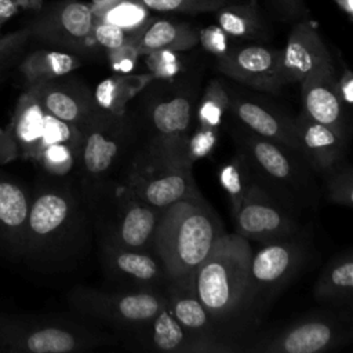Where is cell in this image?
<instances>
[{"label":"cell","instance_id":"27","mask_svg":"<svg viewBox=\"0 0 353 353\" xmlns=\"http://www.w3.org/2000/svg\"><path fill=\"white\" fill-rule=\"evenodd\" d=\"M353 256L350 251L338 254L320 273L313 295L320 302L343 305L352 302Z\"/></svg>","mask_w":353,"mask_h":353},{"label":"cell","instance_id":"44","mask_svg":"<svg viewBox=\"0 0 353 353\" xmlns=\"http://www.w3.org/2000/svg\"><path fill=\"white\" fill-rule=\"evenodd\" d=\"M19 10L17 0H0V28L8 22Z\"/></svg>","mask_w":353,"mask_h":353},{"label":"cell","instance_id":"28","mask_svg":"<svg viewBox=\"0 0 353 353\" xmlns=\"http://www.w3.org/2000/svg\"><path fill=\"white\" fill-rule=\"evenodd\" d=\"M81 66L80 55L63 50H36L28 54L19 65L29 85L70 74Z\"/></svg>","mask_w":353,"mask_h":353},{"label":"cell","instance_id":"4","mask_svg":"<svg viewBox=\"0 0 353 353\" xmlns=\"http://www.w3.org/2000/svg\"><path fill=\"white\" fill-rule=\"evenodd\" d=\"M137 98L138 110L131 117L137 134H143L141 148L190 164L186 143L196 101L194 87L174 79H154Z\"/></svg>","mask_w":353,"mask_h":353},{"label":"cell","instance_id":"23","mask_svg":"<svg viewBox=\"0 0 353 353\" xmlns=\"http://www.w3.org/2000/svg\"><path fill=\"white\" fill-rule=\"evenodd\" d=\"M199 44V32L185 22L170 19H152L145 23L137 36L134 46L139 55H145L159 50L188 51Z\"/></svg>","mask_w":353,"mask_h":353},{"label":"cell","instance_id":"21","mask_svg":"<svg viewBox=\"0 0 353 353\" xmlns=\"http://www.w3.org/2000/svg\"><path fill=\"white\" fill-rule=\"evenodd\" d=\"M295 120L298 153L312 171L325 174L345 159L347 141L334 130L301 113Z\"/></svg>","mask_w":353,"mask_h":353},{"label":"cell","instance_id":"33","mask_svg":"<svg viewBox=\"0 0 353 353\" xmlns=\"http://www.w3.org/2000/svg\"><path fill=\"white\" fill-rule=\"evenodd\" d=\"M325 175V199L334 204L352 207L353 172L349 164H338Z\"/></svg>","mask_w":353,"mask_h":353},{"label":"cell","instance_id":"11","mask_svg":"<svg viewBox=\"0 0 353 353\" xmlns=\"http://www.w3.org/2000/svg\"><path fill=\"white\" fill-rule=\"evenodd\" d=\"M232 215L234 233L248 241L265 244L295 236L298 232V222L292 210L255 179Z\"/></svg>","mask_w":353,"mask_h":353},{"label":"cell","instance_id":"16","mask_svg":"<svg viewBox=\"0 0 353 353\" xmlns=\"http://www.w3.org/2000/svg\"><path fill=\"white\" fill-rule=\"evenodd\" d=\"M101 261L106 277L121 285V290L164 291L170 281L153 251L102 244Z\"/></svg>","mask_w":353,"mask_h":353},{"label":"cell","instance_id":"10","mask_svg":"<svg viewBox=\"0 0 353 353\" xmlns=\"http://www.w3.org/2000/svg\"><path fill=\"white\" fill-rule=\"evenodd\" d=\"M306 256V245L294 236L265 243L252 251L247 314L254 316L255 309L276 298L298 276Z\"/></svg>","mask_w":353,"mask_h":353},{"label":"cell","instance_id":"6","mask_svg":"<svg viewBox=\"0 0 353 353\" xmlns=\"http://www.w3.org/2000/svg\"><path fill=\"white\" fill-rule=\"evenodd\" d=\"M233 138L247 160L254 179L276 199L291 210L312 201L314 192L312 170L299 153L245 128L234 130Z\"/></svg>","mask_w":353,"mask_h":353},{"label":"cell","instance_id":"1","mask_svg":"<svg viewBox=\"0 0 353 353\" xmlns=\"http://www.w3.org/2000/svg\"><path fill=\"white\" fill-rule=\"evenodd\" d=\"M225 233L219 216L197 189L163 210L152 250L170 281L188 279Z\"/></svg>","mask_w":353,"mask_h":353},{"label":"cell","instance_id":"41","mask_svg":"<svg viewBox=\"0 0 353 353\" xmlns=\"http://www.w3.org/2000/svg\"><path fill=\"white\" fill-rule=\"evenodd\" d=\"M199 43L216 58L223 55L230 48L228 43V36L218 26H208L200 30Z\"/></svg>","mask_w":353,"mask_h":353},{"label":"cell","instance_id":"18","mask_svg":"<svg viewBox=\"0 0 353 353\" xmlns=\"http://www.w3.org/2000/svg\"><path fill=\"white\" fill-rule=\"evenodd\" d=\"M165 296L168 309L188 331L219 345L226 353L240 350L233 345L232 332L221 325L197 298L192 277L168 281Z\"/></svg>","mask_w":353,"mask_h":353},{"label":"cell","instance_id":"26","mask_svg":"<svg viewBox=\"0 0 353 353\" xmlns=\"http://www.w3.org/2000/svg\"><path fill=\"white\" fill-rule=\"evenodd\" d=\"M30 200L25 190L10 179H0V230L23 251Z\"/></svg>","mask_w":353,"mask_h":353},{"label":"cell","instance_id":"9","mask_svg":"<svg viewBox=\"0 0 353 353\" xmlns=\"http://www.w3.org/2000/svg\"><path fill=\"white\" fill-rule=\"evenodd\" d=\"M95 21L90 3L57 0L40 7L26 28L30 39L76 55H87L98 47L92 36Z\"/></svg>","mask_w":353,"mask_h":353},{"label":"cell","instance_id":"14","mask_svg":"<svg viewBox=\"0 0 353 353\" xmlns=\"http://www.w3.org/2000/svg\"><path fill=\"white\" fill-rule=\"evenodd\" d=\"M114 190V211L103 230L102 244L153 251L154 234L164 208H156L141 201L121 182Z\"/></svg>","mask_w":353,"mask_h":353},{"label":"cell","instance_id":"2","mask_svg":"<svg viewBox=\"0 0 353 353\" xmlns=\"http://www.w3.org/2000/svg\"><path fill=\"white\" fill-rule=\"evenodd\" d=\"M252 248L237 233H225L192 274L197 298L225 328L247 316Z\"/></svg>","mask_w":353,"mask_h":353},{"label":"cell","instance_id":"12","mask_svg":"<svg viewBox=\"0 0 353 353\" xmlns=\"http://www.w3.org/2000/svg\"><path fill=\"white\" fill-rule=\"evenodd\" d=\"M349 336L347 320L332 314H319L299 319L277 334L256 341L245 350L255 353H319L342 345Z\"/></svg>","mask_w":353,"mask_h":353},{"label":"cell","instance_id":"31","mask_svg":"<svg viewBox=\"0 0 353 353\" xmlns=\"http://www.w3.org/2000/svg\"><path fill=\"white\" fill-rule=\"evenodd\" d=\"M252 181L254 176L251 168L243 153L237 149L236 156L230 161H228L219 171V182L229 197L232 212L241 203Z\"/></svg>","mask_w":353,"mask_h":353},{"label":"cell","instance_id":"35","mask_svg":"<svg viewBox=\"0 0 353 353\" xmlns=\"http://www.w3.org/2000/svg\"><path fill=\"white\" fill-rule=\"evenodd\" d=\"M149 10L157 12L201 14L215 12L222 6L234 0H141Z\"/></svg>","mask_w":353,"mask_h":353},{"label":"cell","instance_id":"39","mask_svg":"<svg viewBox=\"0 0 353 353\" xmlns=\"http://www.w3.org/2000/svg\"><path fill=\"white\" fill-rule=\"evenodd\" d=\"M105 51L109 65L116 73H130L135 68L137 61L141 57L137 47L132 43H127L120 47Z\"/></svg>","mask_w":353,"mask_h":353},{"label":"cell","instance_id":"34","mask_svg":"<svg viewBox=\"0 0 353 353\" xmlns=\"http://www.w3.org/2000/svg\"><path fill=\"white\" fill-rule=\"evenodd\" d=\"M36 159L54 175H66L79 160V153L66 143H50L41 148Z\"/></svg>","mask_w":353,"mask_h":353},{"label":"cell","instance_id":"40","mask_svg":"<svg viewBox=\"0 0 353 353\" xmlns=\"http://www.w3.org/2000/svg\"><path fill=\"white\" fill-rule=\"evenodd\" d=\"M30 39V33L28 28H22L19 30L11 32L6 36L0 37V68L6 66L10 61H12L26 46Z\"/></svg>","mask_w":353,"mask_h":353},{"label":"cell","instance_id":"7","mask_svg":"<svg viewBox=\"0 0 353 353\" xmlns=\"http://www.w3.org/2000/svg\"><path fill=\"white\" fill-rule=\"evenodd\" d=\"M120 182L137 199L161 210L197 190L190 164L141 146L128 160Z\"/></svg>","mask_w":353,"mask_h":353},{"label":"cell","instance_id":"15","mask_svg":"<svg viewBox=\"0 0 353 353\" xmlns=\"http://www.w3.org/2000/svg\"><path fill=\"white\" fill-rule=\"evenodd\" d=\"M281 54L288 84L336 76L331 52L314 22L307 18H302L294 25Z\"/></svg>","mask_w":353,"mask_h":353},{"label":"cell","instance_id":"38","mask_svg":"<svg viewBox=\"0 0 353 353\" xmlns=\"http://www.w3.org/2000/svg\"><path fill=\"white\" fill-rule=\"evenodd\" d=\"M216 128L199 125L196 132L189 134L186 143V159L193 165L196 160L207 156L216 142Z\"/></svg>","mask_w":353,"mask_h":353},{"label":"cell","instance_id":"45","mask_svg":"<svg viewBox=\"0 0 353 353\" xmlns=\"http://www.w3.org/2000/svg\"><path fill=\"white\" fill-rule=\"evenodd\" d=\"M335 6L347 17L349 21L353 18V0H332Z\"/></svg>","mask_w":353,"mask_h":353},{"label":"cell","instance_id":"36","mask_svg":"<svg viewBox=\"0 0 353 353\" xmlns=\"http://www.w3.org/2000/svg\"><path fill=\"white\" fill-rule=\"evenodd\" d=\"M145 62L150 74L159 80H171L182 70V59L176 51L159 50L145 54Z\"/></svg>","mask_w":353,"mask_h":353},{"label":"cell","instance_id":"42","mask_svg":"<svg viewBox=\"0 0 353 353\" xmlns=\"http://www.w3.org/2000/svg\"><path fill=\"white\" fill-rule=\"evenodd\" d=\"M277 12L287 21H299L305 18L307 10L303 0H270Z\"/></svg>","mask_w":353,"mask_h":353},{"label":"cell","instance_id":"5","mask_svg":"<svg viewBox=\"0 0 353 353\" xmlns=\"http://www.w3.org/2000/svg\"><path fill=\"white\" fill-rule=\"evenodd\" d=\"M83 139L79 153L83 194L95 212L119 185L116 174L135 143L137 130L131 114L116 116L99 110L81 128Z\"/></svg>","mask_w":353,"mask_h":353},{"label":"cell","instance_id":"25","mask_svg":"<svg viewBox=\"0 0 353 353\" xmlns=\"http://www.w3.org/2000/svg\"><path fill=\"white\" fill-rule=\"evenodd\" d=\"M153 74H130L114 73L98 83L92 91L94 99L101 110L123 116L128 112V103L152 81Z\"/></svg>","mask_w":353,"mask_h":353},{"label":"cell","instance_id":"19","mask_svg":"<svg viewBox=\"0 0 353 353\" xmlns=\"http://www.w3.org/2000/svg\"><path fill=\"white\" fill-rule=\"evenodd\" d=\"M131 336L145 350L165 353H226L219 345L181 325L168 309V305Z\"/></svg>","mask_w":353,"mask_h":353},{"label":"cell","instance_id":"32","mask_svg":"<svg viewBox=\"0 0 353 353\" xmlns=\"http://www.w3.org/2000/svg\"><path fill=\"white\" fill-rule=\"evenodd\" d=\"M229 109V92L218 79H212L199 99L196 113L199 125L216 128Z\"/></svg>","mask_w":353,"mask_h":353},{"label":"cell","instance_id":"24","mask_svg":"<svg viewBox=\"0 0 353 353\" xmlns=\"http://www.w3.org/2000/svg\"><path fill=\"white\" fill-rule=\"evenodd\" d=\"M216 26L237 40H262L266 36V23L256 0H234L215 11Z\"/></svg>","mask_w":353,"mask_h":353},{"label":"cell","instance_id":"37","mask_svg":"<svg viewBox=\"0 0 353 353\" xmlns=\"http://www.w3.org/2000/svg\"><path fill=\"white\" fill-rule=\"evenodd\" d=\"M92 36H94L97 46L103 50L116 48L123 44H127V43L134 44V40H135L134 34H131L125 29H123L117 25L109 23V22L98 21V19L94 23Z\"/></svg>","mask_w":353,"mask_h":353},{"label":"cell","instance_id":"13","mask_svg":"<svg viewBox=\"0 0 353 353\" xmlns=\"http://www.w3.org/2000/svg\"><path fill=\"white\" fill-rule=\"evenodd\" d=\"M216 68L232 80L269 94H279L288 84L279 48L261 44L230 47L216 58Z\"/></svg>","mask_w":353,"mask_h":353},{"label":"cell","instance_id":"43","mask_svg":"<svg viewBox=\"0 0 353 353\" xmlns=\"http://www.w3.org/2000/svg\"><path fill=\"white\" fill-rule=\"evenodd\" d=\"M335 91L343 105L350 108L353 103V74L347 66H345L341 76L335 79Z\"/></svg>","mask_w":353,"mask_h":353},{"label":"cell","instance_id":"22","mask_svg":"<svg viewBox=\"0 0 353 353\" xmlns=\"http://www.w3.org/2000/svg\"><path fill=\"white\" fill-rule=\"evenodd\" d=\"M335 77L310 79L301 83L303 114L310 120L330 127L347 139V109L335 91Z\"/></svg>","mask_w":353,"mask_h":353},{"label":"cell","instance_id":"29","mask_svg":"<svg viewBox=\"0 0 353 353\" xmlns=\"http://www.w3.org/2000/svg\"><path fill=\"white\" fill-rule=\"evenodd\" d=\"M46 119V110L36 101V98L29 91H26L17 106L14 135L23 152L29 156H33L34 159L41 146Z\"/></svg>","mask_w":353,"mask_h":353},{"label":"cell","instance_id":"20","mask_svg":"<svg viewBox=\"0 0 353 353\" xmlns=\"http://www.w3.org/2000/svg\"><path fill=\"white\" fill-rule=\"evenodd\" d=\"M229 92V109L243 128L298 153L295 120L254 99Z\"/></svg>","mask_w":353,"mask_h":353},{"label":"cell","instance_id":"3","mask_svg":"<svg viewBox=\"0 0 353 353\" xmlns=\"http://www.w3.org/2000/svg\"><path fill=\"white\" fill-rule=\"evenodd\" d=\"M88 241V222L76 196L63 188H46L30 201L25 248L34 259L65 265L77 259Z\"/></svg>","mask_w":353,"mask_h":353},{"label":"cell","instance_id":"8","mask_svg":"<svg viewBox=\"0 0 353 353\" xmlns=\"http://www.w3.org/2000/svg\"><path fill=\"white\" fill-rule=\"evenodd\" d=\"M73 307L103 324L132 335L167 306L164 291H103L77 287L69 294Z\"/></svg>","mask_w":353,"mask_h":353},{"label":"cell","instance_id":"30","mask_svg":"<svg viewBox=\"0 0 353 353\" xmlns=\"http://www.w3.org/2000/svg\"><path fill=\"white\" fill-rule=\"evenodd\" d=\"M90 6L95 19L117 25L135 39L150 18L149 8L141 0H91Z\"/></svg>","mask_w":353,"mask_h":353},{"label":"cell","instance_id":"17","mask_svg":"<svg viewBox=\"0 0 353 353\" xmlns=\"http://www.w3.org/2000/svg\"><path fill=\"white\" fill-rule=\"evenodd\" d=\"M28 91L36 98L46 113L80 130L101 110L92 91L76 79L62 76L29 85Z\"/></svg>","mask_w":353,"mask_h":353}]
</instances>
